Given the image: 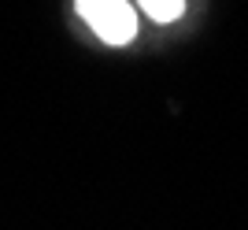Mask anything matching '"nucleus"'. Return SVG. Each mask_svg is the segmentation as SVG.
I'll list each match as a JSON object with an SVG mask.
<instances>
[{"label": "nucleus", "instance_id": "obj_1", "mask_svg": "<svg viewBox=\"0 0 248 230\" xmlns=\"http://www.w3.org/2000/svg\"><path fill=\"white\" fill-rule=\"evenodd\" d=\"M78 11L108 45H126L137 30L130 0H78Z\"/></svg>", "mask_w": 248, "mask_h": 230}, {"label": "nucleus", "instance_id": "obj_2", "mask_svg": "<svg viewBox=\"0 0 248 230\" xmlns=\"http://www.w3.org/2000/svg\"><path fill=\"white\" fill-rule=\"evenodd\" d=\"M137 4H141V8L148 11V19H155V22H170L186 11V0H137Z\"/></svg>", "mask_w": 248, "mask_h": 230}]
</instances>
